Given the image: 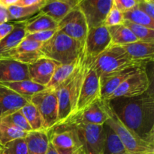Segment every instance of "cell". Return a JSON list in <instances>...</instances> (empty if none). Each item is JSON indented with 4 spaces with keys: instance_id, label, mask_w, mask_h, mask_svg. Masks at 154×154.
<instances>
[{
    "instance_id": "24",
    "label": "cell",
    "mask_w": 154,
    "mask_h": 154,
    "mask_svg": "<svg viewBox=\"0 0 154 154\" xmlns=\"http://www.w3.org/2000/svg\"><path fill=\"white\" fill-rule=\"evenodd\" d=\"M103 133L102 154H119L126 151L117 132L106 122L103 124Z\"/></svg>"
},
{
    "instance_id": "28",
    "label": "cell",
    "mask_w": 154,
    "mask_h": 154,
    "mask_svg": "<svg viewBox=\"0 0 154 154\" xmlns=\"http://www.w3.org/2000/svg\"><path fill=\"white\" fill-rule=\"evenodd\" d=\"M111 39V45L123 46L124 45L138 42V39L124 24L108 27Z\"/></svg>"
},
{
    "instance_id": "18",
    "label": "cell",
    "mask_w": 154,
    "mask_h": 154,
    "mask_svg": "<svg viewBox=\"0 0 154 154\" xmlns=\"http://www.w3.org/2000/svg\"><path fill=\"white\" fill-rule=\"evenodd\" d=\"M29 102V99L0 84V117H5L21 109Z\"/></svg>"
},
{
    "instance_id": "17",
    "label": "cell",
    "mask_w": 154,
    "mask_h": 154,
    "mask_svg": "<svg viewBox=\"0 0 154 154\" xmlns=\"http://www.w3.org/2000/svg\"><path fill=\"white\" fill-rule=\"evenodd\" d=\"M29 80L28 65L11 59H0V83Z\"/></svg>"
},
{
    "instance_id": "23",
    "label": "cell",
    "mask_w": 154,
    "mask_h": 154,
    "mask_svg": "<svg viewBox=\"0 0 154 154\" xmlns=\"http://www.w3.org/2000/svg\"><path fill=\"white\" fill-rule=\"evenodd\" d=\"M25 139L28 154H47L50 143L47 131H32L27 134Z\"/></svg>"
},
{
    "instance_id": "45",
    "label": "cell",
    "mask_w": 154,
    "mask_h": 154,
    "mask_svg": "<svg viewBox=\"0 0 154 154\" xmlns=\"http://www.w3.org/2000/svg\"><path fill=\"white\" fill-rule=\"evenodd\" d=\"M47 154H59L57 150H56L55 147L49 143V146H48V152H47Z\"/></svg>"
},
{
    "instance_id": "30",
    "label": "cell",
    "mask_w": 154,
    "mask_h": 154,
    "mask_svg": "<svg viewBox=\"0 0 154 154\" xmlns=\"http://www.w3.org/2000/svg\"><path fill=\"white\" fill-rule=\"evenodd\" d=\"M20 111L29 124L32 131L45 130L43 119L36 107L32 103L29 102L21 108Z\"/></svg>"
},
{
    "instance_id": "29",
    "label": "cell",
    "mask_w": 154,
    "mask_h": 154,
    "mask_svg": "<svg viewBox=\"0 0 154 154\" xmlns=\"http://www.w3.org/2000/svg\"><path fill=\"white\" fill-rule=\"evenodd\" d=\"M29 132L20 130L0 117V145H5L17 138H24Z\"/></svg>"
},
{
    "instance_id": "10",
    "label": "cell",
    "mask_w": 154,
    "mask_h": 154,
    "mask_svg": "<svg viewBox=\"0 0 154 154\" xmlns=\"http://www.w3.org/2000/svg\"><path fill=\"white\" fill-rule=\"evenodd\" d=\"M114 0H78L77 7L84 15L89 29L102 26Z\"/></svg>"
},
{
    "instance_id": "42",
    "label": "cell",
    "mask_w": 154,
    "mask_h": 154,
    "mask_svg": "<svg viewBox=\"0 0 154 154\" xmlns=\"http://www.w3.org/2000/svg\"><path fill=\"white\" fill-rule=\"evenodd\" d=\"M10 20L8 11L7 8L0 5V25L8 23Z\"/></svg>"
},
{
    "instance_id": "44",
    "label": "cell",
    "mask_w": 154,
    "mask_h": 154,
    "mask_svg": "<svg viewBox=\"0 0 154 154\" xmlns=\"http://www.w3.org/2000/svg\"><path fill=\"white\" fill-rule=\"evenodd\" d=\"M18 0H0V5L8 8L9 6L15 5Z\"/></svg>"
},
{
    "instance_id": "51",
    "label": "cell",
    "mask_w": 154,
    "mask_h": 154,
    "mask_svg": "<svg viewBox=\"0 0 154 154\" xmlns=\"http://www.w3.org/2000/svg\"><path fill=\"white\" fill-rule=\"evenodd\" d=\"M150 154H151V153H150Z\"/></svg>"
},
{
    "instance_id": "15",
    "label": "cell",
    "mask_w": 154,
    "mask_h": 154,
    "mask_svg": "<svg viewBox=\"0 0 154 154\" xmlns=\"http://www.w3.org/2000/svg\"><path fill=\"white\" fill-rule=\"evenodd\" d=\"M70 116L84 123L103 125L110 117L108 102L98 99L83 110Z\"/></svg>"
},
{
    "instance_id": "31",
    "label": "cell",
    "mask_w": 154,
    "mask_h": 154,
    "mask_svg": "<svg viewBox=\"0 0 154 154\" xmlns=\"http://www.w3.org/2000/svg\"><path fill=\"white\" fill-rule=\"evenodd\" d=\"M123 14L124 20L130 21L133 23L154 29V19L140 10L137 6Z\"/></svg>"
},
{
    "instance_id": "37",
    "label": "cell",
    "mask_w": 154,
    "mask_h": 154,
    "mask_svg": "<svg viewBox=\"0 0 154 154\" xmlns=\"http://www.w3.org/2000/svg\"><path fill=\"white\" fill-rule=\"evenodd\" d=\"M57 29L51 30H47V31L38 32L32 33V34H26V39H29V40L35 41V42H40V43H45L48 42L49 39H51L57 32Z\"/></svg>"
},
{
    "instance_id": "25",
    "label": "cell",
    "mask_w": 154,
    "mask_h": 154,
    "mask_svg": "<svg viewBox=\"0 0 154 154\" xmlns=\"http://www.w3.org/2000/svg\"><path fill=\"white\" fill-rule=\"evenodd\" d=\"M58 23L49 16L38 12L35 17L25 20V29L26 34L38 32L57 29Z\"/></svg>"
},
{
    "instance_id": "46",
    "label": "cell",
    "mask_w": 154,
    "mask_h": 154,
    "mask_svg": "<svg viewBox=\"0 0 154 154\" xmlns=\"http://www.w3.org/2000/svg\"><path fill=\"white\" fill-rule=\"evenodd\" d=\"M119 154H131V153H129V152H127V151H125V152H123V153H119Z\"/></svg>"
},
{
    "instance_id": "32",
    "label": "cell",
    "mask_w": 154,
    "mask_h": 154,
    "mask_svg": "<svg viewBox=\"0 0 154 154\" xmlns=\"http://www.w3.org/2000/svg\"><path fill=\"white\" fill-rule=\"evenodd\" d=\"M44 4L45 3L32 6H26V7H21V6L17 5L9 6L7 8L8 11L10 20L23 19V18L29 17L35 14L38 13Z\"/></svg>"
},
{
    "instance_id": "21",
    "label": "cell",
    "mask_w": 154,
    "mask_h": 154,
    "mask_svg": "<svg viewBox=\"0 0 154 154\" xmlns=\"http://www.w3.org/2000/svg\"><path fill=\"white\" fill-rule=\"evenodd\" d=\"M128 55L133 60L148 64L153 61L154 43L153 42H132L121 46Z\"/></svg>"
},
{
    "instance_id": "19",
    "label": "cell",
    "mask_w": 154,
    "mask_h": 154,
    "mask_svg": "<svg viewBox=\"0 0 154 154\" xmlns=\"http://www.w3.org/2000/svg\"><path fill=\"white\" fill-rule=\"evenodd\" d=\"M78 2V0H46L39 12L59 23L77 7Z\"/></svg>"
},
{
    "instance_id": "39",
    "label": "cell",
    "mask_w": 154,
    "mask_h": 154,
    "mask_svg": "<svg viewBox=\"0 0 154 154\" xmlns=\"http://www.w3.org/2000/svg\"><path fill=\"white\" fill-rule=\"evenodd\" d=\"M137 7L143 12L154 19V2L150 0H141L138 2Z\"/></svg>"
},
{
    "instance_id": "9",
    "label": "cell",
    "mask_w": 154,
    "mask_h": 154,
    "mask_svg": "<svg viewBox=\"0 0 154 154\" xmlns=\"http://www.w3.org/2000/svg\"><path fill=\"white\" fill-rule=\"evenodd\" d=\"M150 86V81L146 67L141 68L122 83L108 100L116 98H131L140 96L149 90Z\"/></svg>"
},
{
    "instance_id": "6",
    "label": "cell",
    "mask_w": 154,
    "mask_h": 154,
    "mask_svg": "<svg viewBox=\"0 0 154 154\" xmlns=\"http://www.w3.org/2000/svg\"><path fill=\"white\" fill-rule=\"evenodd\" d=\"M108 109L110 117L106 123H108V125L117 132L126 151L131 154L154 153V144H150L141 139L135 132L128 129L120 121L110 109L109 106Z\"/></svg>"
},
{
    "instance_id": "41",
    "label": "cell",
    "mask_w": 154,
    "mask_h": 154,
    "mask_svg": "<svg viewBox=\"0 0 154 154\" xmlns=\"http://www.w3.org/2000/svg\"><path fill=\"white\" fill-rule=\"evenodd\" d=\"M46 0H18L15 5L26 7V6H32L38 4H43Z\"/></svg>"
},
{
    "instance_id": "40",
    "label": "cell",
    "mask_w": 154,
    "mask_h": 154,
    "mask_svg": "<svg viewBox=\"0 0 154 154\" xmlns=\"http://www.w3.org/2000/svg\"><path fill=\"white\" fill-rule=\"evenodd\" d=\"M14 28V23H5L0 25V41L2 40L6 35L9 34L12 31Z\"/></svg>"
},
{
    "instance_id": "16",
    "label": "cell",
    "mask_w": 154,
    "mask_h": 154,
    "mask_svg": "<svg viewBox=\"0 0 154 154\" xmlns=\"http://www.w3.org/2000/svg\"><path fill=\"white\" fill-rule=\"evenodd\" d=\"M60 65V63L55 60L45 57H42L32 64L28 65L29 80L47 87Z\"/></svg>"
},
{
    "instance_id": "13",
    "label": "cell",
    "mask_w": 154,
    "mask_h": 154,
    "mask_svg": "<svg viewBox=\"0 0 154 154\" xmlns=\"http://www.w3.org/2000/svg\"><path fill=\"white\" fill-rule=\"evenodd\" d=\"M111 45V39L108 27L102 25L89 29L84 43V51L88 57L95 58Z\"/></svg>"
},
{
    "instance_id": "43",
    "label": "cell",
    "mask_w": 154,
    "mask_h": 154,
    "mask_svg": "<svg viewBox=\"0 0 154 154\" xmlns=\"http://www.w3.org/2000/svg\"><path fill=\"white\" fill-rule=\"evenodd\" d=\"M56 149V148H55ZM57 150V149H56ZM59 154H88L86 153L82 147L80 148L74 149V150H57Z\"/></svg>"
},
{
    "instance_id": "8",
    "label": "cell",
    "mask_w": 154,
    "mask_h": 154,
    "mask_svg": "<svg viewBox=\"0 0 154 154\" xmlns=\"http://www.w3.org/2000/svg\"><path fill=\"white\" fill-rule=\"evenodd\" d=\"M86 56H87V63H86L85 72L80 90L76 112L85 108L96 99H101L100 78L93 67L92 58L88 57L87 54Z\"/></svg>"
},
{
    "instance_id": "47",
    "label": "cell",
    "mask_w": 154,
    "mask_h": 154,
    "mask_svg": "<svg viewBox=\"0 0 154 154\" xmlns=\"http://www.w3.org/2000/svg\"><path fill=\"white\" fill-rule=\"evenodd\" d=\"M2 153V146L0 145V154Z\"/></svg>"
},
{
    "instance_id": "14",
    "label": "cell",
    "mask_w": 154,
    "mask_h": 154,
    "mask_svg": "<svg viewBox=\"0 0 154 154\" xmlns=\"http://www.w3.org/2000/svg\"><path fill=\"white\" fill-rule=\"evenodd\" d=\"M42 43L24 38L15 48L0 57L16 60L26 65H29L43 57L41 48Z\"/></svg>"
},
{
    "instance_id": "50",
    "label": "cell",
    "mask_w": 154,
    "mask_h": 154,
    "mask_svg": "<svg viewBox=\"0 0 154 154\" xmlns=\"http://www.w3.org/2000/svg\"><path fill=\"white\" fill-rule=\"evenodd\" d=\"M151 154H154V153H151Z\"/></svg>"
},
{
    "instance_id": "26",
    "label": "cell",
    "mask_w": 154,
    "mask_h": 154,
    "mask_svg": "<svg viewBox=\"0 0 154 154\" xmlns=\"http://www.w3.org/2000/svg\"><path fill=\"white\" fill-rule=\"evenodd\" d=\"M0 84L11 89L12 90L16 92L19 95L29 99L33 95L44 91L47 89L45 86L36 84L30 80H24V81L11 83H0Z\"/></svg>"
},
{
    "instance_id": "27",
    "label": "cell",
    "mask_w": 154,
    "mask_h": 154,
    "mask_svg": "<svg viewBox=\"0 0 154 154\" xmlns=\"http://www.w3.org/2000/svg\"><path fill=\"white\" fill-rule=\"evenodd\" d=\"M81 56L78 57V60L69 63V64H60L56 69L51 81L47 86V89L56 90L64 81H66L75 72L80 61Z\"/></svg>"
},
{
    "instance_id": "34",
    "label": "cell",
    "mask_w": 154,
    "mask_h": 154,
    "mask_svg": "<svg viewBox=\"0 0 154 154\" xmlns=\"http://www.w3.org/2000/svg\"><path fill=\"white\" fill-rule=\"evenodd\" d=\"M1 154H28L25 138L13 140L2 146Z\"/></svg>"
},
{
    "instance_id": "12",
    "label": "cell",
    "mask_w": 154,
    "mask_h": 154,
    "mask_svg": "<svg viewBox=\"0 0 154 154\" xmlns=\"http://www.w3.org/2000/svg\"><path fill=\"white\" fill-rule=\"evenodd\" d=\"M47 132L50 143L57 150H69L81 147L76 132L68 125L58 123Z\"/></svg>"
},
{
    "instance_id": "22",
    "label": "cell",
    "mask_w": 154,
    "mask_h": 154,
    "mask_svg": "<svg viewBox=\"0 0 154 154\" xmlns=\"http://www.w3.org/2000/svg\"><path fill=\"white\" fill-rule=\"evenodd\" d=\"M25 20L14 23L12 31L2 41H0V57L16 48L26 38Z\"/></svg>"
},
{
    "instance_id": "4",
    "label": "cell",
    "mask_w": 154,
    "mask_h": 154,
    "mask_svg": "<svg viewBox=\"0 0 154 154\" xmlns=\"http://www.w3.org/2000/svg\"><path fill=\"white\" fill-rule=\"evenodd\" d=\"M83 49L84 43L57 30L51 39L42 44L41 51L45 57L60 64H69L78 60Z\"/></svg>"
},
{
    "instance_id": "2",
    "label": "cell",
    "mask_w": 154,
    "mask_h": 154,
    "mask_svg": "<svg viewBox=\"0 0 154 154\" xmlns=\"http://www.w3.org/2000/svg\"><path fill=\"white\" fill-rule=\"evenodd\" d=\"M86 63L87 56L84 49H83L81 59L75 72L56 90L59 102L57 123L63 121L68 117L76 112L80 90L85 72Z\"/></svg>"
},
{
    "instance_id": "38",
    "label": "cell",
    "mask_w": 154,
    "mask_h": 154,
    "mask_svg": "<svg viewBox=\"0 0 154 154\" xmlns=\"http://www.w3.org/2000/svg\"><path fill=\"white\" fill-rule=\"evenodd\" d=\"M138 2L137 0H114V4L122 13L136 7Z\"/></svg>"
},
{
    "instance_id": "36",
    "label": "cell",
    "mask_w": 154,
    "mask_h": 154,
    "mask_svg": "<svg viewBox=\"0 0 154 154\" xmlns=\"http://www.w3.org/2000/svg\"><path fill=\"white\" fill-rule=\"evenodd\" d=\"M123 22H124L123 14L116 7L115 5L113 4L111 10L109 11L104 21L103 26L106 27L114 26L123 24Z\"/></svg>"
},
{
    "instance_id": "7",
    "label": "cell",
    "mask_w": 154,
    "mask_h": 154,
    "mask_svg": "<svg viewBox=\"0 0 154 154\" xmlns=\"http://www.w3.org/2000/svg\"><path fill=\"white\" fill-rule=\"evenodd\" d=\"M40 113L45 131L52 129L58 123L59 102L56 90L46 89L33 95L29 99Z\"/></svg>"
},
{
    "instance_id": "33",
    "label": "cell",
    "mask_w": 154,
    "mask_h": 154,
    "mask_svg": "<svg viewBox=\"0 0 154 154\" xmlns=\"http://www.w3.org/2000/svg\"><path fill=\"white\" fill-rule=\"evenodd\" d=\"M123 24L131 30L138 41L154 43V29L133 23L128 20H124Z\"/></svg>"
},
{
    "instance_id": "48",
    "label": "cell",
    "mask_w": 154,
    "mask_h": 154,
    "mask_svg": "<svg viewBox=\"0 0 154 154\" xmlns=\"http://www.w3.org/2000/svg\"><path fill=\"white\" fill-rule=\"evenodd\" d=\"M137 1H138V2H139V1H141V0H137Z\"/></svg>"
},
{
    "instance_id": "35",
    "label": "cell",
    "mask_w": 154,
    "mask_h": 154,
    "mask_svg": "<svg viewBox=\"0 0 154 154\" xmlns=\"http://www.w3.org/2000/svg\"><path fill=\"white\" fill-rule=\"evenodd\" d=\"M2 118H3L8 123H11L14 126L20 129V130L24 131L26 132H32L31 127H30L29 124L26 120L23 113L21 112L20 109L9 114V115L2 117Z\"/></svg>"
},
{
    "instance_id": "20",
    "label": "cell",
    "mask_w": 154,
    "mask_h": 154,
    "mask_svg": "<svg viewBox=\"0 0 154 154\" xmlns=\"http://www.w3.org/2000/svg\"><path fill=\"white\" fill-rule=\"evenodd\" d=\"M143 67L131 68L122 72L111 75L110 76L100 79L101 89L100 98L102 100L107 101L111 95L115 91L117 87L123 82H124L129 77L135 74L139 69Z\"/></svg>"
},
{
    "instance_id": "11",
    "label": "cell",
    "mask_w": 154,
    "mask_h": 154,
    "mask_svg": "<svg viewBox=\"0 0 154 154\" xmlns=\"http://www.w3.org/2000/svg\"><path fill=\"white\" fill-rule=\"evenodd\" d=\"M57 29L59 31L82 43L85 42L89 30L85 17L78 7L72 9L58 23Z\"/></svg>"
},
{
    "instance_id": "1",
    "label": "cell",
    "mask_w": 154,
    "mask_h": 154,
    "mask_svg": "<svg viewBox=\"0 0 154 154\" xmlns=\"http://www.w3.org/2000/svg\"><path fill=\"white\" fill-rule=\"evenodd\" d=\"M107 102L123 124L142 140L154 144V98L149 90L135 97L116 98Z\"/></svg>"
},
{
    "instance_id": "49",
    "label": "cell",
    "mask_w": 154,
    "mask_h": 154,
    "mask_svg": "<svg viewBox=\"0 0 154 154\" xmlns=\"http://www.w3.org/2000/svg\"><path fill=\"white\" fill-rule=\"evenodd\" d=\"M150 1H151V2H154V0H150Z\"/></svg>"
},
{
    "instance_id": "5",
    "label": "cell",
    "mask_w": 154,
    "mask_h": 154,
    "mask_svg": "<svg viewBox=\"0 0 154 154\" xmlns=\"http://www.w3.org/2000/svg\"><path fill=\"white\" fill-rule=\"evenodd\" d=\"M59 123L68 125L75 130L81 147L86 153L102 154L104 144L103 125L84 123L72 116H69Z\"/></svg>"
},
{
    "instance_id": "3",
    "label": "cell",
    "mask_w": 154,
    "mask_h": 154,
    "mask_svg": "<svg viewBox=\"0 0 154 154\" xmlns=\"http://www.w3.org/2000/svg\"><path fill=\"white\" fill-rule=\"evenodd\" d=\"M92 63L100 79L128 69L146 67L147 65L131 58L121 46L112 45L99 56L92 58Z\"/></svg>"
}]
</instances>
